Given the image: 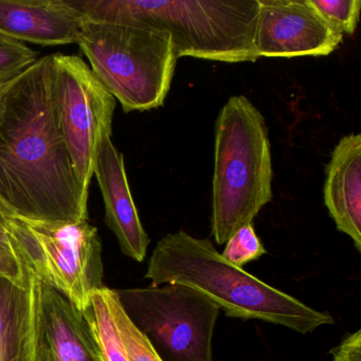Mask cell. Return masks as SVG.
Here are the masks:
<instances>
[{
    "instance_id": "6da1fadb",
    "label": "cell",
    "mask_w": 361,
    "mask_h": 361,
    "mask_svg": "<svg viewBox=\"0 0 361 361\" xmlns=\"http://www.w3.org/2000/svg\"><path fill=\"white\" fill-rule=\"evenodd\" d=\"M88 193L63 138L54 58L39 59L0 92V211L47 224L88 221Z\"/></svg>"
},
{
    "instance_id": "7a4b0ae2",
    "label": "cell",
    "mask_w": 361,
    "mask_h": 361,
    "mask_svg": "<svg viewBox=\"0 0 361 361\" xmlns=\"http://www.w3.org/2000/svg\"><path fill=\"white\" fill-rule=\"evenodd\" d=\"M145 279L153 286L180 284L212 299L230 318L262 320L306 335L335 324L329 312L310 307L293 295L229 263L209 238L185 230L169 233L156 245Z\"/></svg>"
},
{
    "instance_id": "3957f363",
    "label": "cell",
    "mask_w": 361,
    "mask_h": 361,
    "mask_svg": "<svg viewBox=\"0 0 361 361\" xmlns=\"http://www.w3.org/2000/svg\"><path fill=\"white\" fill-rule=\"evenodd\" d=\"M83 20L168 31L177 59L257 62L259 0H71Z\"/></svg>"
},
{
    "instance_id": "277c9868",
    "label": "cell",
    "mask_w": 361,
    "mask_h": 361,
    "mask_svg": "<svg viewBox=\"0 0 361 361\" xmlns=\"http://www.w3.org/2000/svg\"><path fill=\"white\" fill-rule=\"evenodd\" d=\"M272 176L265 118L247 97H231L215 122L211 229L217 244L252 224L271 202Z\"/></svg>"
},
{
    "instance_id": "5b68a950",
    "label": "cell",
    "mask_w": 361,
    "mask_h": 361,
    "mask_svg": "<svg viewBox=\"0 0 361 361\" xmlns=\"http://www.w3.org/2000/svg\"><path fill=\"white\" fill-rule=\"evenodd\" d=\"M77 44L94 77L126 113L164 104L178 60L168 31L84 20Z\"/></svg>"
},
{
    "instance_id": "8992f818",
    "label": "cell",
    "mask_w": 361,
    "mask_h": 361,
    "mask_svg": "<svg viewBox=\"0 0 361 361\" xmlns=\"http://www.w3.org/2000/svg\"><path fill=\"white\" fill-rule=\"evenodd\" d=\"M14 250L44 284L85 312L103 285L102 244L88 221L47 224L8 219Z\"/></svg>"
},
{
    "instance_id": "52a82bcc",
    "label": "cell",
    "mask_w": 361,
    "mask_h": 361,
    "mask_svg": "<svg viewBox=\"0 0 361 361\" xmlns=\"http://www.w3.org/2000/svg\"><path fill=\"white\" fill-rule=\"evenodd\" d=\"M124 312L162 361H212L221 307L180 284L116 290Z\"/></svg>"
},
{
    "instance_id": "ba28073f",
    "label": "cell",
    "mask_w": 361,
    "mask_h": 361,
    "mask_svg": "<svg viewBox=\"0 0 361 361\" xmlns=\"http://www.w3.org/2000/svg\"><path fill=\"white\" fill-rule=\"evenodd\" d=\"M54 97L63 138L88 193L103 136L113 134L116 99L79 56L52 54Z\"/></svg>"
},
{
    "instance_id": "9c48e42d",
    "label": "cell",
    "mask_w": 361,
    "mask_h": 361,
    "mask_svg": "<svg viewBox=\"0 0 361 361\" xmlns=\"http://www.w3.org/2000/svg\"><path fill=\"white\" fill-rule=\"evenodd\" d=\"M255 48L259 58L324 56L338 49L343 35L308 0H259Z\"/></svg>"
},
{
    "instance_id": "30bf717a",
    "label": "cell",
    "mask_w": 361,
    "mask_h": 361,
    "mask_svg": "<svg viewBox=\"0 0 361 361\" xmlns=\"http://www.w3.org/2000/svg\"><path fill=\"white\" fill-rule=\"evenodd\" d=\"M35 346L37 361H104L85 314L60 291L41 281L37 285Z\"/></svg>"
},
{
    "instance_id": "8fae6325",
    "label": "cell",
    "mask_w": 361,
    "mask_h": 361,
    "mask_svg": "<svg viewBox=\"0 0 361 361\" xmlns=\"http://www.w3.org/2000/svg\"><path fill=\"white\" fill-rule=\"evenodd\" d=\"M111 135L105 134L99 145L94 174L104 200L105 224L117 238L122 253L140 263L151 240L133 200L123 155L114 145Z\"/></svg>"
},
{
    "instance_id": "7c38bea8",
    "label": "cell",
    "mask_w": 361,
    "mask_h": 361,
    "mask_svg": "<svg viewBox=\"0 0 361 361\" xmlns=\"http://www.w3.org/2000/svg\"><path fill=\"white\" fill-rule=\"evenodd\" d=\"M83 22L71 0H0V35L22 43L77 44Z\"/></svg>"
},
{
    "instance_id": "4fadbf2b",
    "label": "cell",
    "mask_w": 361,
    "mask_h": 361,
    "mask_svg": "<svg viewBox=\"0 0 361 361\" xmlns=\"http://www.w3.org/2000/svg\"><path fill=\"white\" fill-rule=\"evenodd\" d=\"M324 204L338 231L361 252V135L342 137L325 168Z\"/></svg>"
},
{
    "instance_id": "5bb4252c",
    "label": "cell",
    "mask_w": 361,
    "mask_h": 361,
    "mask_svg": "<svg viewBox=\"0 0 361 361\" xmlns=\"http://www.w3.org/2000/svg\"><path fill=\"white\" fill-rule=\"evenodd\" d=\"M39 280L0 279V361H37L35 314Z\"/></svg>"
},
{
    "instance_id": "9a60e30c",
    "label": "cell",
    "mask_w": 361,
    "mask_h": 361,
    "mask_svg": "<svg viewBox=\"0 0 361 361\" xmlns=\"http://www.w3.org/2000/svg\"><path fill=\"white\" fill-rule=\"evenodd\" d=\"M107 287L94 291L85 310L104 361H128L119 329L111 314L107 297Z\"/></svg>"
},
{
    "instance_id": "2e32d148",
    "label": "cell",
    "mask_w": 361,
    "mask_h": 361,
    "mask_svg": "<svg viewBox=\"0 0 361 361\" xmlns=\"http://www.w3.org/2000/svg\"><path fill=\"white\" fill-rule=\"evenodd\" d=\"M107 297L111 314L126 348L128 361H162L149 340L135 326L124 312L116 290L107 289Z\"/></svg>"
},
{
    "instance_id": "e0dca14e",
    "label": "cell",
    "mask_w": 361,
    "mask_h": 361,
    "mask_svg": "<svg viewBox=\"0 0 361 361\" xmlns=\"http://www.w3.org/2000/svg\"><path fill=\"white\" fill-rule=\"evenodd\" d=\"M308 3L342 35H354L360 18L361 0H308Z\"/></svg>"
},
{
    "instance_id": "ac0fdd59",
    "label": "cell",
    "mask_w": 361,
    "mask_h": 361,
    "mask_svg": "<svg viewBox=\"0 0 361 361\" xmlns=\"http://www.w3.org/2000/svg\"><path fill=\"white\" fill-rule=\"evenodd\" d=\"M39 60V54L22 42L0 35V83L24 73Z\"/></svg>"
},
{
    "instance_id": "d6986e66",
    "label": "cell",
    "mask_w": 361,
    "mask_h": 361,
    "mask_svg": "<svg viewBox=\"0 0 361 361\" xmlns=\"http://www.w3.org/2000/svg\"><path fill=\"white\" fill-rule=\"evenodd\" d=\"M265 253L266 249L255 233V227L252 224H248L229 238L221 255L229 263L242 268L250 262L257 261Z\"/></svg>"
},
{
    "instance_id": "ffe728a7",
    "label": "cell",
    "mask_w": 361,
    "mask_h": 361,
    "mask_svg": "<svg viewBox=\"0 0 361 361\" xmlns=\"http://www.w3.org/2000/svg\"><path fill=\"white\" fill-rule=\"evenodd\" d=\"M31 271L22 259L13 251L0 247V279L25 284Z\"/></svg>"
},
{
    "instance_id": "44dd1931",
    "label": "cell",
    "mask_w": 361,
    "mask_h": 361,
    "mask_svg": "<svg viewBox=\"0 0 361 361\" xmlns=\"http://www.w3.org/2000/svg\"><path fill=\"white\" fill-rule=\"evenodd\" d=\"M333 361H361V331L346 336L331 350Z\"/></svg>"
},
{
    "instance_id": "7402d4cb",
    "label": "cell",
    "mask_w": 361,
    "mask_h": 361,
    "mask_svg": "<svg viewBox=\"0 0 361 361\" xmlns=\"http://www.w3.org/2000/svg\"><path fill=\"white\" fill-rule=\"evenodd\" d=\"M0 247L9 249L16 253L13 244H12L11 238H10L9 230H8V219L1 211H0Z\"/></svg>"
},
{
    "instance_id": "603a6c76",
    "label": "cell",
    "mask_w": 361,
    "mask_h": 361,
    "mask_svg": "<svg viewBox=\"0 0 361 361\" xmlns=\"http://www.w3.org/2000/svg\"><path fill=\"white\" fill-rule=\"evenodd\" d=\"M8 82H9V81L1 82V83H0V92H1V90H4V87H5V86L7 85Z\"/></svg>"
}]
</instances>
